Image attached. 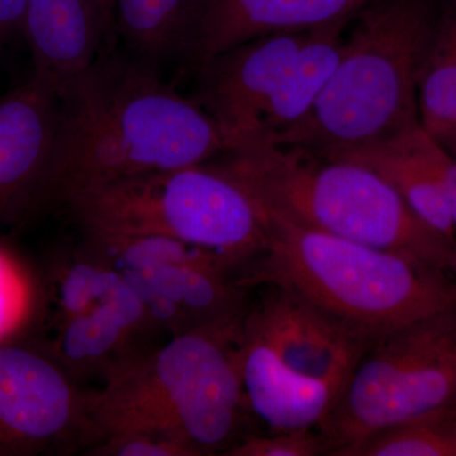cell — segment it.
Returning <instances> with one entry per match:
<instances>
[{
	"instance_id": "obj_4",
	"label": "cell",
	"mask_w": 456,
	"mask_h": 456,
	"mask_svg": "<svg viewBox=\"0 0 456 456\" xmlns=\"http://www.w3.org/2000/svg\"><path fill=\"white\" fill-rule=\"evenodd\" d=\"M437 13L434 0H374L360 9L316 104L266 141L335 158L419 125V70Z\"/></svg>"
},
{
	"instance_id": "obj_8",
	"label": "cell",
	"mask_w": 456,
	"mask_h": 456,
	"mask_svg": "<svg viewBox=\"0 0 456 456\" xmlns=\"http://www.w3.org/2000/svg\"><path fill=\"white\" fill-rule=\"evenodd\" d=\"M98 440L92 392L37 341L0 345V456L71 454Z\"/></svg>"
},
{
	"instance_id": "obj_1",
	"label": "cell",
	"mask_w": 456,
	"mask_h": 456,
	"mask_svg": "<svg viewBox=\"0 0 456 456\" xmlns=\"http://www.w3.org/2000/svg\"><path fill=\"white\" fill-rule=\"evenodd\" d=\"M228 149L196 99L183 97L154 69L128 57L98 56L60 95L35 218L86 189L207 163Z\"/></svg>"
},
{
	"instance_id": "obj_6",
	"label": "cell",
	"mask_w": 456,
	"mask_h": 456,
	"mask_svg": "<svg viewBox=\"0 0 456 456\" xmlns=\"http://www.w3.org/2000/svg\"><path fill=\"white\" fill-rule=\"evenodd\" d=\"M64 207L83 231L180 240L220 255L239 275L269 248L266 216L216 159L114 180Z\"/></svg>"
},
{
	"instance_id": "obj_25",
	"label": "cell",
	"mask_w": 456,
	"mask_h": 456,
	"mask_svg": "<svg viewBox=\"0 0 456 456\" xmlns=\"http://www.w3.org/2000/svg\"><path fill=\"white\" fill-rule=\"evenodd\" d=\"M325 443L317 428L245 435L224 456H323Z\"/></svg>"
},
{
	"instance_id": "obj_26",
	"label": "cell",
	"mask_w": 456,
	"mask_h": 456,
	"mask_svg": "<svg viewBox=\"0 0 456 456\" xmlns=\"http://www.w3.org/2000/svg\"><path fill=\"white\" fill-rule=\"evenodd\" d=\"M92 456H193L179 441L142 430L114 431L88 450Z\"/></svg>"
},
{
	"instance_id": "obj_15",
	"label": "cell",
	"mask_w": 456,
	"mask_h": 456,
	"mask_svg": "<svg viewBox=\"0 0 456 456\" xmlns=\"http://www.w3.org/2000/svg\"><path fill=\"white\" fill-rule=\"evenodd\" d=\"M104 36L110 33L98 0H28L32 77L59 98L95 61Z\"/></svg>"
},
{
	"instance_id": "obj_13",
	"label": "cell",
	"mask_w": 456,
	"mask_h": 456,
	"mask_svg": "<svg viewBox=\"0 0 456 456\" xmlns=\"http://www.w3.org/2000/svg\"><path fill=\"white\" fill-rule=\"evenodd\" d=\"M145 305L159 332L171 338L244 314L248 290L222 270L174 264L119 273Z\"/></svg>"
},
{
	"instance_id": "obj_18",
	"label": "cell",
	"mask_w": 456,
	"mask_h": 456,
	"mask_svg": "<svg viewBox=\"0 0 456 456\" xmlns=\"http://www.w3.org/2000/svg\"><path fill=\"white\" fill-rule=\"evenodd\" d=\"M351 20L340 18L308 31L261 112L255 134L245 141L272 139L307 116L338 68Z\"/></svg>"
},
{
	"instance_id": "obj_11",
	"label": "cell",
	"mask_w": 456,
	"mask_h": 456,
	"mask_svg": "<svg viewBox=\"0 0 456 456\" xmlns=\"http://www.w3.org/2000/svg\"><path fill=\"white\" fill-rule=\"evenodd\" d=\"M158 330L139 294L117 275L103 302L45 330L37 338L50 355L80 383L110 380L126 365L149 353L147 340Z\"/></svg>"
},
{
	"instance_id": "obj_21",
	"label": "cell",
	"mask_w": 456,
	"mask_h": 456,
	"mask_svg": "<svg viewBox=\"0 0 456 456\" xmlns=\"http://www.w3.org/2000/svg\"><path fill=\"white\" fill-rule=\"evenodd\" d=\"M42 272L49 301L45 330L103 302L118 275L82 244L51 254Z\"/></svg>"
},
{
	"instance_id": "obj_16",
	"label": "cell",
	"mask_w": 456,
	"mask_h": 456,
	"mask_svg": "<svg viewBox=\"0 0 456 456\" xmlns=\"http://www.w3.org/2000/svg\"><path fill=\"white\" fill-rule=\"evenodd\" d=\"M374 0H207L191 65L261 36L308 31L354 17Z\"/></svg>"
},
{
	"instance_id": "obj_5",
	"label": "cell",
	"mask_w": 456,
	"mask_h": 456,
	"mask_svg": "<svg viewBox=\"0 0 456 456\" xmlns=\"http://www.w3.org/2000/svg\"><path fill=\"white\" fill-rule=\"evenodd\" d=\"M266 220L268 250L239 278L242 287L277 284L373 342L456 305V275L446 270L273 216Z\"/></svg>"
},
{
	"instance_id": "obj_3",
	"label": "cell",
	"mask_w": 456,
	"mask_h": 456,
	"mask_svg": "<svg viewBox=\"0 0 456 456\" xmlns=\"http://www.w3.org/2000/svg\"><path fill=\"white\" fill-rule=\"evenodd\" d=\"M215 159L266 216L456 275V242L367 167L266 140L245 141Z\"/></svg>"
},
{
	"instance_id": "obj_19",
	"label": "cell",
	"mask_w": 456,
	"mask_h": 456,
	"mask_svg": "<svg viewBox=\"0 0 456 456\" xmlns=\"http://www.w3.org/2000/svg\"><path fill=\"white\" fill-rule=\"evenodd\" d=\"M207 0H113L114 25L136 61L191 64Z\"/></svg>"
},
{
	"instance_id": "obj_27",
	"label": "cell",
	"mask_w": 456,
	"mask_h": 456,
	"mask_svg": "<svg viewBox=\"0 0 456 456\" xmlns=\"http://www.w3.org/2000/svg\"><path fill=\"white\" fill-rule=\"evenodd\" d=\"M27 4L28 0H0V47L25 40Z\"/></svg>"
},
{
	"instance_id": "obj_28",
	"label": "cell",
	"mask_w": 456,
	"mask_h": 456,
	"mask_svg": "<svg viewBox=\"0 0 456 456\" xmlns=\"http://www.w3.org/2000/svg\"><path fill=\"white\" fill-rule=\"evenodd\" d=\"M441 182H443L444 194H445L446 204H448L450 217L456 228V159L446 150L443 163H441Z\"/></svg>"
},
{
	"instance_id": "obj_9",
	"label": "cell",
	"mask_w": 456,
	"mask_h": 456,
	"mask_svg": "<svg viewBox=\"0 0 456 456\" xmlns=\"http://www.w3.org/2000/svg\"><path fill=\"white\" fill-rule=\"evenodd\" d=\"M308 31L261 36L198 66L196 101L217 123L230 149L253 136L261 112Z\"/></svg>"
},
{
	"instance_id": "obj_29",
	"label": "cell",
	"mask_w": 456,
	"mask_h": 456,
	"mask_svg": "<svg viewBox=\"0 0 456 456\" xmlns=\"http://www.w3.org/2000/svg\"><path fill=\"white\" fill-rule=\"evenodd\" d=\"M439 141L444 149L449 152L450 155L454 156L456 159V123L450 130L446 131L443 136H440Z\"/></svg>"
},
{
	"instance_id": "obj_22",
	"label": "cell",
	"mask_w": 456,
	"mask_h": 456,
	"mask_svg": "<svg viewBox=\"0 0 456 456\" xmlns=\"http://www.w3.org/2000/svg\"><path fill=\"white\" fill-rule=\"evenodd\" d=\"M419 110L435 139L456 123V0L437 13L419 70Z\"/></svg>"
},
{
	"instance_id": "obj_12",
	"label": "cell",
	"mask_w": 456,
	"mask_h": 456,
	"mask_svg": "<svg viewBox=\"0 0 456 456\" xmlns=\"http://www.w3.org/2000/svg\"><path fill=\"white\" fill-rule=\"evenodd\" d=\"M57 122L59 97L32 75L0 98V226L35 218Z\"/></svg>"
},
{
	"instance_id": "obj_10",
	"label": "cell",
	"mask_w": 456,
	"mask_h": 456,
	"mask_svg": "<svg viewBox=\"0 0 456 456\" xmlns=\"http://www.w3.org/2000/svg\"><path fill=\"white\" fill-rule=\"evenodd\" d=\"M248 303L244 329L265 342L288 367L344 386L360 356L373 344L353 334L296 293L277 284Z\"/></svg>"
},
{
	"instance_id": "obj_24",
	"label": "cell",
	"mask_w": 456,
	"mask_h": 456,
	"mask_svg": "<svg viewBox=\"0 0 456 456\" xmlns=\"http://www.w3.org/2000/svg\"><path fill=\"white\" fill-rule=\"evenodd\" d=\"M336 456H456V402L374 432Z\"/></svg>"
},
{
	"instance_id": "obj_23",
	"label": "cell",
	"mask_w": 456,
	"mask_h": 456,
	"mask_svg": "<svg viewBox=\"0 0 456 456\" xmlns=\"http://www.w3.org/2000/svg\"><path fill=\"white\" fill-rule=\"evenodd\" d=\"M82 245L117 273L141 272L174 264H196L230 273L237 278L236 269L220 255L170 237L110 235L84 231Z\"/></svg>"
},
{
	"instance_id": "obj_17",
	"label": "cell",
	"mask_w": 456,
	"mask_h": 456,
	"mask_svg": "<svg viewBox=\"0 0 456 456\" xmlns=\"http://www.w3.org/2000/svg\"><path fill=\"white\" fill-rule=\"evenodd\" d=\"M443 145L421 123L398 136L336 159L367 167L386 180L428 226L456 242V228L441 182Z\"/></svg>"
},
{
	"instance_id": "obj_2",
	"label": "cell",
	"mask_w": 456,
	"mask_h": 456,
	"mask_svg": "<svg viewBox=\"0 0 456 456\" xmlns=\"http://www.w3.org/2000/svg\"><path fill=\"white\" fill-rule=\"evenodd\" d=\"M245 314L174 336L92 392L99 440L142 430L179 441L193 456L224 455L256 432L240 362Z\"/></svg>"
},
{
	"instance_id": "obj_20",
	"label": "cell",
	"mask_w": 456,
	"mask_h": 456,
	"mask_svg": "<svg viewBox=\"0 0 456 456\" xmlns=\"http://www.w3.org/2000/svg\"><path fill=\"white\" fill-rule=\"evenodd\" d=\"M49 318L44 272L0 237V345L35 341Z\"/></svg>"
},
{
	"instance_id": "obj_7",
	"label": "cell",
	"mask_w": 456,
	"mask_h": 456,
	"mask_svg": "<svg viewBox=\"0 0 456 456\" xmlns=\"http://www.w3.org/2000/svg\"><path fill=\"white\" fill-rule=\"evenodd\" d=\"M454 402L456 305L375 340L317 431L326 456H336L374 432Z\"/></svg>"
},
{
	"instance_id": "obj_14",
	"label": "cell",
	"mask_w": 456,
	"mask_h": 456,
	"mask_svg": "<svg viewBox=\"0 0 456 456\" xmlns=\"http://www.w3.org/2000/svg\"><path fill=\"white\" fill-rule=\"evenodd\" d=\"M244 322V321H242ZM241 378L248 407L266 434L317 428L331 410L341 386L288 367L265 342L242 325Z\"/></svg>"
},
{
	"instance_id": "obj_30",
	"label": "cell",
	"mask_w": 456,
	"mask_h": 456,
	"mask_svg": "<svg viewBox=\"0 0 456 456\" xmlns=\"http://www.w3.org/2000/svg\"><path fill=\"white\" fill-rule=\"evenodd\" d=\"M98 3L101 5L104 20H106L108 32H112L114 26L113 0H98Z\"/></svg>"
}]
</instances>
